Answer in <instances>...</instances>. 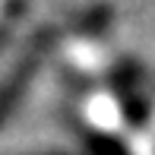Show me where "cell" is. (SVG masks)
<instances>
[{
    "instance_id": "6da1fadb",
    "label": "cell",
    "mask_w": 155,
    "mask_h": 155,
    "mask_svg": "<svg viewBox=\"0 0 155 155\" xmlns=\"http://www.w3.org/2000/svg\"><path fill=\"white\" fill-rule=\"evenodd\" d=\"M54 38H57V32H54V29L38 32V35L29 41V48L22 51V57L16 60L13 73L0 82V124L6 120V114L16 108V101L22 98V92L29 89V82L35 79V73H38V67L45 63L48 51H51V45H54Z\"/></svg>"
}]
</instances>
